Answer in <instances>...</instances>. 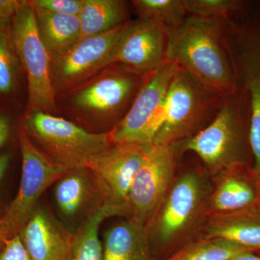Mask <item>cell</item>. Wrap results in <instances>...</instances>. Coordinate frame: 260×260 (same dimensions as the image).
<instances>
[{
  "instance_id": "6da1fadb",
  "label": "cell",
  "mask_w": 260,
  "mask_h": 260,
  "mask_svg": "<svg viewBox=\"0 0 260 260\" xmlns=\"http://www.w3.org/2000/svg\"><path fill=\"white\" fill-rule=\"evenodd\" d=\"M168 32V59L218 93L241 89L227 19L188 15L181 26Z\"/></svg>"
},
{
  "instance_id": "7a4b0ae2",
  "label": "cell",
  "mask_w": 260,
  "mask_h": 260,
  "mask_svg": "<svg viewBox=\"0 0 260 260\" xmlns=\"http://www.w3.org/2000/svg\"><path fill=\"white\" fill-rule=\"evenodd\" d=\"M150 75L119 64L108 65L56 97L58 112L90 133H109L125 117Z\"/></svg>"
},
{
  "instance_id": "3957f363",
  "label": "cell",
  "mask_w": 260,
  "mask_h": 260,
  "mask_svg": "<svg viewBox=\"0 0 260 260\" xmlns=\"http://www.w3.org/2000/svg\"><path fill=\"white\" fill-rule=\"evenodd\" d=\"M176 156L196 154L212 177L238 167L254 165L249 140V95L242 88L226 94L215 119L187 139L171 145Z\"/></svg>"
},
{
  "instance_id": "277c9868",
  "label": "cell",
  "mask_w": 260,
  "mask_h": 260,
  "mask_svg": "<svg viewBox=\"0 0 260 260\" xmlns=\"http://www.w3.org/2000/svg\"><path fill=\"white\" fill-rule=\"evenodd\" d=\"M213 183L198 169L175 178L156 213L146 226L157 260L167 257L199 236L207 217Z\"/></svg>"
},
{
  "instance_id": "5b68a950",
  "label": "cell",
  "mask_w": 260,
  "mask_h": 260,
  "mask_svg": "<svg viewBox=\"0 0 260 260\" xmlns=\"http://www.w3.org/2000/svg\"><path fill=\"white\" fill-rule=\"evenodd\" d=\"M225 95L178 66L151 144L171 146L199 133L215 119Z\"/></svg>"
},
{
  "instance_id": "8992f818",
  "label": "cell",
  "mask_w": 260,
  "mask_h": 260,
  "mask_svg": "<svg viewBox=\"0 0 260 260\" xmlns=\"http://www.w3.org/2000/svg\"><path fill=\"white\" fill-rule=\"evenodd\" d=\"M22 125L39 150L68 170L88 167L112 145L109 133H90L63 116L41 111L26 113Z\"/></svg>"
},
{
  "instance_id": "52a82bcc",
  "label": "cell",
  "mask_w": 260,
  "mask_h": 260,
  "mask_svg": "<svg viewBox=\"0 0 260 260\" xmlns=\"http://www.w3.org/2000/svg\"><path fill=\"white\" fill-rule=\"evenodd\" d=\"M11 35L19 61L28 80L27 112L58 113L51 79L50 55L38 32L35 13L23 1L11 22Z\"/></svg>"
},
{
  "instance_id": "ba28073f",
  "label": "cell",
  "mask_w": 260,
  "mask_h": 260,
  "mask_svg": "<svg viewBox=\"0 0 260 260\" xmlns=\"http://www.w3.org/2000/svg\"><path fill=\"white\" fill-rule=\"evenodd\" d=\"M18 139L22 156L20 186L0 218V226L8 239L20 234L44 191L68 171L56 165L39 150L22 124L18 129Z\"/></svg>"
},
{
  "instance_id": "9c48e42d",
  "label": "cell",
  "mask_w": 260,
  "mask_h": 260,
  "mask_svg": "<svg viewBox=\"0 0 260 260\" xmlns=\"http://www.w3.org/2000/svg\"><path fill=\"white\" fill-rule=\"evenodd\" d=\"M177 69L178 65L168 59L150 74L125 117L109 133L112 143L151 144L161 122L168 90Z\"/></svg>"
},
{
  "instance_id": "30bf717a",
  "label": "cell",
  "mask_w": 260,
  "mask_h": 260,
  "mask_svg": "<svg viewBox=\"0 0 260 260\" xmlns=\"http://www.w3.org/2000/svg\"><path fill=\"white\" fill-rule=\"evenodd\" d=\"M126 24L105 34L80 39L62 52L51 56V79L56 98L109 65L112 51Z\"/></svg>"
},
{
  "instance_id": "8fae6325",
  "label": "cell",
  "mask_w": 260,
  "mask_h": 260,
  "mask_svg": "<svg viewBox=\"0 0 260 260\" xmlns=\"http://www.w3.org/2000/svg\"><path fill=\"white\" fill-rule=\"evenodd\" d=\"M177 160L170 147L150 145L130 189L126 218L148 225L175 179Z\"/></svg>"
},
{
  "instance_id": "7c38bea8",
  "label": "cell",
  "mask_w": 260,
  "mask_h": 260,
  "mask_svg": "<svg viewBox=\"0 0 260 260\" xmlns=\"http://www.w3.org/2000/svg\"><path fill=\"white\" fill-rule=\"evenodd\" d=\"M149 145L112 143L88 167L96 178L105 206L127 218V201L133 181L144 161Z\"/></svg>"
},
{
  "instance_id": "4fadbf2b",
  "label": "cell",
  "mask_w": 260,
  "mask_h": 260,
  "mask_svg": "<svg viewBox=\"0 0 260 260\" xmlns=\"http://www.w3.org/2000/svg\"><path fill=\"white\" fill-rule=\"evenodd\" d=\"M169 32L153 20H130L116 42L109 64L151 74L168 60Z\"/></svg>"
},
{
  "instance_id": "5bb4252c",
  "label": "cell",
  "mask_w": 260,
  "mask_h": 260,
  "mask_svg": "<svg viewBox=\"0 0 260 260\" xmlns=\"http://www.w3.org/2000/svg\"><path fill=\"white\" fill-rule=\"evenodd\" d=\"M229 39L239 85L260 80V0L244 1L227 19Z\"/></svg>"
},
{
  "instance_id": "9a60e30c",
  "label": "cell",
  "mask_w": 260,
  "mask_h": 260,
  "mask_svg": "<svg viewBox=\"0 0 260 260\" xmlns=\"http://www.w3.org/2000/svg\"><path fill=\"white\" fill-rule=\"evenodd\" d=\"M54 196L59 213L69 223L80 225L105 206L96 178L88 167L65 173L55 183Z\"/></svg>"
},
{
  "instance_id": "2e32d148",
  "label": "cell",
  "mask_w": 260,
  "mask_h": 260,
  "mask_svg": "<svg viewBox=\"0 0 260 260\" xmlns=\"http://www.w3.org/2000/svg\"><path fill=\"white\" fill-rule=\"evenodd\" d=\"M32 260H71L74 233L37 205L20 234Z\"/></svg>"
},
{
  "instance_id": "e0dca14e",
  "label": "cell",
  "mask_w": 260,
  "mask_h": 260,
  "mask_svg": "<svg viewBox=\"0 0 260 260\" xmlns=\"http://www.w3.org/2000/svg\"><path fill=\"white\" fill-rule=\"evenodd\" d=\"M213 179L215 184L207 206L208 216L259 205L260 179L254 168H233Z\"/></svg>"
},
{
  "instance_id": "ac0fdd59",
  "label": "cell",
  "mask_w": 260,
  "mask_h": 260,
  "mask_svg": "<svg viewBox=\"0 0 260 260\" xmlns=\"http://www.w3.org/2000/svg\"><path fill=\"white\" fill-rule=\"evenodd\" d=\"M198 238L223 239L252 252L259 251V205L237 211L208 215Z\"/></svg>"
},
{
  "instance_id": "d6986e66",
  "label": "cell",
  "mask_w": 260,
  "mask_h": 260,
  "mask_svg": "<svg viewBox=\"0 0 260 260\" xmlns=\"http://www.w3.org/2000/svg\"><path fill=\"white\" fill-rule=\"evenodd\" d=\"M102 260H157L145 225L126 218L108 229Z\"/></svg>"
},
{
  "instance_id": "ffe728a7",
  "label": "cell",
  "mask_w": 260,
  "mask_h": 260,
  "mask_svg": "<svg viewBox=\"0 0 260 260\" xmlns=\"http://www.w3.org/2000/svg\"><path fill=\"white\" fill-rule=\"evenodd\" d=\"M129 6L130 3L124 0H84L79 15L80 39L105 34L125 25L131 20Z\"/></svg>"
},
{
  "instance_id": "44dd1931",
  "label": "cell",
  "mask_w": 260,
  "mask_h": 260,
  "mask_svg": "<svg viewBox=\"0 0 260 260\" xmlns=\"http://www.w3.org/2000/svg\"><path fill=\"white\" fill-rule=\"evenodd\" d=\"M34 10L38 32L50 57L62 52L80 39L79 17Z\"/></svg>"
},
{
  "instance_id": "7402d4cb",
  "label": "cell",
  "mask_w": 260,
  "mask_h": 260,
  "mask_svg": "<svg viewBox=\"0 0 260 260\" xmlns=\"http://www.w3.org/2000/svg\"><path fill=\"white\" fill-rule=\"evenodd\" d=\"M114 216H118L115 210L104 206L77 228L71 260H102L99 229L106 219Z\"/></svg>"
},
{
  "instance_id": "603a6c76",
  "label": "cell",
  "mask_w": 260,
  "mask_h": 260,
  "mask_svg": "<svg viewBox=\"0 0 260 260\" xmlns=\"http://www.w3.org/2000/svg\"><path fill=\"white\" fill-rule=\"evenodd\" d=\"M246 252L252 251L223 239L197 238L160 260H231Z\"/></svg>"
},
{
  "instance_id": "cb8c5ba5",
  "label": "cell",
  "mask_w": 260,
  "mask_h": 260,
  "mask_svg": "<svg viewBox=\"0 0 260 260\" xmlns=\"http://www.w3.org/2000/svg\"><path fill=\"white\" fill-rule=\"evenodd\" d=\"M130 3L138 18L153 20L168 31L179 28L188 17L182 0H133Z\"/></svg>"
},
{
  "instance_id": "d4e9b609",
  "label": "cell",
  "mask_w": 260,
  "mask_h": 260,
  "mask_svg": "<svg viewBox=\"0 0 260 260\" xmlns=\"http://www.w3.org/2000/svg\"><path fill=\"white\" fill-rule=\"evenodd\" d=\"M18 54L11 35V23H0V93L9 94L18 82Z\"/></svg>"
},
{
  "instance_id": "484cf974",
  "label": "cell",
  "mask_w": 260,
  "mask_h": 260,
  "mask_svg": "<svg viewBox=\"0 0 260 260\" xmlns=\"http://www.w3.org/2000/svg\"><path fill=\"white\" fill-rule=\"evenodd\" d=\"M188 15L229 19L242 8L245 0H182Z\"/></svg>"
},
{
  "instance_id": "4316f807",
  "label": "cell",
  "mask_w": 260,
  "mask_h": 260,
  "mask_svg": "<svg viewBox=\"0 0 260 260\" xmlns=\"http://www.w3.org/2000/svg\"><path fill=\"white\" fill-rule=\"evenodd\" d=\"M249 95V140L254 168L260 179V80H252L243 85Z\"/></svg>"
},
{
  "instance_id": "83f0119b",
  "label": "cell",
  "mask_w": 260,
  "mask_h": 260,
  "mask_svg": "<svg viewBox=\"0 0 260 260\" xmlns=\"http://www.w3.org/2000/svg\"><path fill=\"white\" fill-rule=\"evenodd\" d=\"M28 3L34 9L79 17L83 9L84 0H30Z\"/></svg>"
},
{
  "instance_id": "f1b7e54d",
  "label": "cell",
  "mask_w": 260,
  "mask_h": 260,
  "mask_svg": "<svg viewBox=\"0 0 260 260\" xmlns=\"http://www.w3.org/2000/svg\"><path fill=\"white\" fill-rule=\"evenodd\" d=\"M0 260H32L20 240V236H15L7 241Z\"/></svg>"
},
{
  "instance_id": "f546056e",
  "label": "cell",
  "mask_w": 260,
  "mask_h": 260,
  "mask_svg": "<svg viewBox=\"0 0 260 260\" xmlns=\"http://www.w3.org/2000/svg\"><path fill=\"white\" fill-rule=\"evenodd\" d=\"M23 1L0 0V23H11L13 17Z\"/></svg>"
},
{
  "instance_id": "4dcf8cb0",
  "label": "cell",
  "mask_w": 260,
  "mask_h": 260,
  "mask_svg": "<svg viewBox=\"0 0 260 260\" xmlns=\"http://www.w3.org/2000/svg\"><path fill=\"white\" fill-rule=\"evenodd\" d=\"M11 131V123L8 116L0 115V148L5 144L9 138Z\"/></svg>"
},
{
  "instance_id": "1f68e13d",
  "label": "cell",
  "mask_w": 260,
  "mask_h": 260,
  "mask_svg": "<svg viewBox=\"0 0 260 260\" xmlns=\"http://www.w3.org/2000/svg\"><path fill=\"white\" fill-rule=\"evenodd\" d=\"M10 158H11V155L10 153H5L0 155V181L8 169L10 162Z\"/></svg>"
},
{
  "instance_id": "d6a6232c",
  "label": "cell",
  "mask_w": 260,
  "mask_h": 260,
  "mask_svg": "<svg viewBox=\"0 0 260 260\" xmlns=\"http://www.w3.org/2000/svg\"><path fill=\"white\" fill-rule=\"evenodd\" d=\"M231 260H260V255H256L255 252H246Z\"/></svg>"
},
{
  "instance_id": "836d02e7",
  "label": "cell",
  "mask_w": 260,
  "mask_h": 260,
  "mask_svg": "<svg viewBox=\"0 0 260 260\" xmlns=\"http://www.w3.org/2000/svg\"><path fill=\"white\" fill-rule=\"evenodd\" d=\"M8 240V238L5 235L4 233L2 230L1 226H0V252L4 249L5 244H6L7 241Z\"/></svg>"
},
{
  "instance_id": "e575fe53",
  "label": "cell",
  "mask_w": 260,
  "mask_h": 260,
  "mask_svg": "<svg viewBox=\"0 0 260 260\" xmlns=\"http://www.w3.org/2000/svg\"><path fill=\"white\" fill-rule=\"evenodd\" d=\"M259 208H260V200H259Z\"/></svg>"
}]
</instances>
